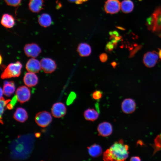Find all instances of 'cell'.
I'll use <instances>...</instances> for the list:
<instances>
[{
  "label": "cell",
  "mask_w": 161,
  "mask_h": 161,
  "mask_svg": "<svg viewBox=\"0 0 161 161\" xmlns=\"http://www.w3.org/2000/svg\"><path fill=\"white\" fill-rule=\"evenodd\" d=\"M13 106L11 103L8 104L7 106V108L9 109H11L13 108Z\"/></svg>",
  "instance_id": "e575fe53"
},
{
  "label": "cell",
  "mask_w": 161,
  "mask_h": 161,
  "mask_svg": "<svg viewBox=\"0 0 161 161\" xmlns=\"http://www.w3.org/2000/svg\"><path fill=\"white\" fill-rule=\"evenodd\" d=\"M41 69L47 73H50L54 72L56 68L55 61L51 58H44L40 61Z\"/></svg>",
  "instance_id": "ba28073f"
},
{
  "label": "cell",
  "mask_w": 161,
  "mask_h": 161,
  "mask_svg": "<svg viewBox=\"0 0 161 161\" xmlns=\"http://www.w3.org/2000/svg\"><path fill=\"white\" fill-rule=\"evenodd\" d=\"M68 1L73 2H75L76 4H80L82 3L83 2L87 0H67Z\"/></svg>",
  "instance_id": "4dcf8cb0"
},
{
  "label": "cell",
  "mask_w": 161,
  "mask_h": 161,
  "mask_svg": "<svg viewBox=\"0 0 161 161\" xmlns=\"http://www.w3.org/2000/svg\"><path fill=\"white\" fill-rule=\"evenodd\" d=\"M44 6V0H29L28 8L31 12L38 13L43 10Z\"/></svg>",
  "instance_id": "4fadbf2b"
},
{
  "label": "cell",
  "mask_w": 161,
  "mask_h": 161,
  "mask_svg": "<svg viewBox=\"0 0 161 161\" xmlns=\"http://www.w3.org/2000/svg\"><path fill=\"white\" fill-rule=\"evenodd\" d=\"M89 155L92 157H96L100 156L102 153L101 147L98 145L94 144L87 147Z\"/></svg>",
  "instance_id": "7402d4cb"
},
{
  "label": "cell",
  "mask_w": 161,
  "mask_h": 161,
  "mask_svg": "<svg viewBox=\"0 0 161 161\" xmlns=\"http://www.w3.org/2000/svg\"><path fill=\"white\" fill-rule=\"evenodd\" d=\"M134 5L133 2L130 0H124L121 3V9L125 13H128L133 10Z\"/></svg>",
  "instance_id": "603a6c76"
},
{
  "label": "cell",
  "mask_w": 161,
  "mask_h": 161,
  "mask_svg": "<svg viewBox=\"0 0 161 161\" xmlns=\"http://www.w3.org/2000/svg\"><path fill=\"white\" fill-rule=\"evenodd\" d=\"M97 130L99 135L103 137H107L112 133V127L110 123L104 122L98 125Z\"/></svg>",
  "instance_id": "8fae6325"
},
{
  "label": "cell",
  "mask_w": 161,
  "mask_h": 161,
  "mask_svg": "<svg viewBox=\"0 0 161 161\" xmlns=\"http://www.w3.org/2000/svg\"><path fill=\"white\" fill-rule=\"evenodd\" d=\"M121 108L122 111L125 113H131L135 110L136 104L133 99L130 98L126 99L122 102Z\"/></svg>",
  "instance_id": "9a60e30c"
},
{
  "label": "cell",
  "mask_w": 161,
  "mask_h": 161,
  "mask_svg": "<svg viewBox=\"0 0 161 161\" xmlns=\"http://www.w3.org/2000/svg\"><path fill=\"white\" fill-rule=\"evenodd\" d=\"M142 47L141 45H139L136 47L135 48L131 50L129 55V58H131L133 57L136 53L140 50Z\"/></svg>",
  "instance_id": "f1b7e54d"
},
{
  "label": "cell",
  "mask_w": 161,
  "mask_h": 161,
  "mask_svg": "<svg viewBox=\"0 0 161 161\" xmlns=\"http://www.w3.org/2000/svg\"><path fill=\"white\" fill-rule=\"evenodd\" d=\"M111 65L114 68L117 65V63L115 61H113L111 63Z\"/></svg>",
  "instance_id": "836d02e7"
},
{
  "label": "cell",
  "mask_w": 161,
  "mask_h": 161,
  "mask_svg": "<svg viewBox=\"0 0 161 161\" xmlns=\"http://www.w3.org/2000/svg\"><path fill=\"white\" fill-rule=\"evenodd\" d=\"M15 89L14 83L12 81H5L3 87L4 94L6 96L10 97Z\"/></svg>",
  "instance_id": "ffe728a7"
},
{
  "label": "cell",
  "mask_w": 161,
  "mask_h": 161,
  "mask_svg": "<svg viewBox=\"0 0 161 161\" xmlns=\"http://www.w3.org/2000/svg\"><path fill=\"white\" fill-rule=\"evenodd\" d=\"M38 21L39 25L44 27H49L52 24L50 16L47 13H43L38 18Z\"/></svg>",
  "instance_id": "ac0fdd59"
},
{
  "label": "cell",
  "mask_w": 161,
  "mask_h": 161,
  "mask_svg": "<svg viewBox=\"0 0 161 161\" xmlns=\"http://www.w3.org/2000/svg\"><path fill=\"white\" fill-rule=\"evenodd\" d=\"M104 8L107 13H115L121 8V3L118 0H107L105 2Z\"/></svg>",
  "instance_id": "9c48e42d"
},
{
  "label": "cell",
  "mask_w": 161,
  "mask_h": 161,
  "mask_svg": "<svg viewBox=\"0 0 161 161\" xmlns=\"http://www.w3.org/2000/svg\"><path fill=\"white\" fill-rule=\"evenodd\" d=\"M116 46L112 41L109 42L107 44L106 49L107 52L112 51Z\"/></svg>",
  "instance_id": "83f0119b"
},
{
  "label": "cell",
  "mask_w": 161,
  "mask_h": 161,
  "mask_svg": "<svg viewBox=\"0 0 161 161\" xmlns=\"http://www.w3.org/2000/svg\"><path fill=\"white\" fill-rule=\"evenodd\" d=\"M17 100V98L16 95L12 98V100L11 101L10 103L13 106L16 103Z\"/></svg>",
  "instance_id": "1f68e13d"
},
{
  "label": "cell",
  "mask_w": 161,
  "mask_h": 161,
  "mask_svg": "<svg viewBox=\"0 0 161 161\" xmlns=\"http://www.w3.org/2000/svg\"><path fill=\"white\" fill-rule=\"evenodd\" d=\"M16 94L18 101L21 104L28 101L30 97V90L25 86L19 87L17 89Z\"/></svg>",
  "instance_id": "5b68a950"
},
{
  "label": "cell",
  "mask_w": 161,
  "mask_h": 161,
  "mask_svg": "<svg viewBox=\"0 0 161 161\" xmlns=\"http://www.w3.org/2000/svg\"><path fill=\"white\" fill-rule=\"evenodd\" d=\"M131 161H140V159L137 157H132L130 159Z\"/></svg>",
  "instance_id": "d6a6232c"
},
{
  "label": "cell",
  "mask_w": 161,
  "mask_h": 161,
  "mask_svg": "<svg viewBox=\"0 0 161 161\" xmlns=\"http://www.w3.org/2000/svg\"><path fill=\"white\" fill-rule=\"evenodd\" d=\"M77 51L81 56L86 57L90 55L92 49L89 44L86 43H81L78 45Z\"/></svg>",
  "instance_id": "d6986e66"
},
{
  "label": "cell",
  "mask_w": 161,
  "mask_h": 161,
  "mask_svg": "<svg viewBox=\"0 0 161 161\" xmlns=\"http://www.w3.org/2000/svg\"><path fill=\"white\" fill-rule=\"evenodd\" d=\"M0 57H1V58H0V59H1V60H0V64H1V59H2L1 55L0 56Z\"/></svg>",
  "instance_id": "f35d334b"
},
{
  "label": "cell",
  "mask_w": 161,
  "mask_h": 161,
  "mask_svg": "<svg viewBox=\"0 0 161 161\" xmlns=\"http://www.w3.org/2000/svg\"><path fill=\"white\" fill-rule=\"evenodd\" d=\"M3 93H4L3 89L0 87V99L3 97Z\"/></svg>",
  "instance_id": "d590c367"
},
{
  "label": "cell",
  "mask_w": 161,
  "mask_h": 161,
  "mask_svg": "<svg viewBox=\"0 0 161 161\" xmlns=\"http://www.w3.org/2000/svg\"><path fill=\"white\" fill-rule=\"evenodd\" d=\"M13 117L16 120L23 123L27 120L28 116L27 111L24 109L18 107L14 113Z\"/></svg>",
  "instance_id": "e0dca14e"
},
{
  "label": "cell",
  "mask_w": 161,
  "mask_h": 161,
  "mask_svg": "<svg viewBox=\"0 0 161 161\" xmlns=\"http://www.w3.org/2000/svg\"><path fill=\"white\" fill-rule=\"evenodd\" d=\"M6 3L8 5L17 7L21 4V0H4Z\"/></svg>",
  "instance_id": "cb8c5ba5"
},
{
  "label": "cell",
  "mask_w": 161,
  "mask_h": 161,
  "mask_svg": "<svg viewBox=\"0 0 161 161\" xmlns=\"http://www.w3.org/2000/svg\"><path fill=\"white\" fill-rule=\"evenodd\" d=\"M159 57L158 54L156 51L148 52L144 55L143 63L148 67H153L157 63Z\"/></svg>",
  "instance_id": "8992f818"
},
{
  "label": "cell",
  "mask_w": 161,
  "mask_h": 161,
  "mask_svg": "<svg viewBox=\"0 0 161 161\" xmlns=\"http://www.w3.org/2000/svg\"><path fill=\"white\" fill-rule=\"evenodd\" d=\"M76 94L75 92H72L69 94L67 98L66 103L69 105L71 103L76 97Z\"/></svg>",
  "instance_id": "484cf974"
},
{
  "label": "cell",
  "mask_w": 161,
  "mask_h": 161,
  "mask_svg": "<svg viewBox=\"0 0 161 161\" xmlns=\"http://www.w3.org/2000/svg\"><path fill=\"white\" fill-rule=\"evenodd\" d=\"M24 84L27 86L31 87L36 85L38 82V78L34 73H27L24 78Z\"/></svg>",
  "instance_id": "2e32d148"
},
{
  "label": "cell",
  "mask_w": 161,
  "mask_h": 161,
  "mask_svg": "<svg viewBox=\"0 0 161 161\" xmlns=\"http://www.w3.org/2000/svg\"><path fill=\"white\" fill-rule=\"evenodd\" d=\"M66 108L64 104L61 102L54 103L51 109L52 115L56 118H60L64 116L66 114Z\"/></svg>",
  "instance_id": "30bf717a"
},
{
  "label": "cell",
  "mask_w": 161,
  "mask_h": 161,
  "mask_svg": "<svg viewBox=\"0 0 161 161\" xmlns=\"http://www.w3.org/2000/svg\"><path fill=\"white\" fill-rule=\"evenodd\" d=\"M158 55L160 58L161 59V49H159L158 53Z\"/></svg>",
  "instance_id": "8d00e7d4"
},
{
  "label": "cell",
  "mask_w": 161,
  "mask_h": 161,
  "mask_svg": "<svg viewBox=\"0 0 161 161\" xmlns=\"http://www.w3.org/2000/svg\"><path fill=\"white\" fill-rule=\"evenodd\" d=\"M99 58L101 62H105L107 60V55L105 53H102L100 55Z\"/></svg>",
  "instance_id": "f546056e"
},
{
  "label": "cell",
  "mask_w": 161,
  "mask_h": 161,
  "mask_svg": "<svg viewBox=\"0 0 161 161\" xmlns=\"http://www.w3.org/2000/svg\"><path fill=\"white\" fill-rule=\"evenodd\" d=\"M11 101L10 100H5L4 99L3 97L0 99V114L1 118L2 114H3L4 110V108L6 105L10 101Z\"/></svg>",
  "instance_id": "d4e9b609"
},
{
  "label": "cell",
  "mask_w": 161,
  "mask_h": 161,
  "mask_svg": "<svg viewBox=\"0 0 161 161\" xmlns=\"http://www.w3.org/2000/svg\"><path fill=\"white\" fill-rule=\"evenodd\" d=\"M26 68L28 72L34 73L38 72L41 69L40 62L34 58L28 61L26 64Z\"/></svg>",
  "instance_id": "7c38bea8"
},
{
  "label": "cell",
  "mask_w": 161,
  "mask_h": 161,
  "mask_svg": "<svg viewBox=\"0 0 161 161\" xmlns=\"http://www.w3.org/2000/svg\"><path fill=\"white\" fill-rule=\"evenodd\" d=\"M103 95L102 92L100 90H96L92 94L93 98L96 100H98L101 98Z\"/></svg>",
  "instance_id": "4316f807"
},
{
  "label": "cell",
  "mask_w": 161,
  "mask_h": 161,
  "mask_svg": "<svg viewBox=\"0 0 161 161\" xmlns=\"http://www.w3.org/2000/svg\"><path fill=\"white\" fill-rule=\"evenodd\" d=\"M15 23V18L8 13H4L2 16L1 24L6 28H11L13 27Z\"/></svg>",
  "instance_id": "5bb4252c"
},
{
  "label": "cell",
  "mask_w": 161,
  "mask_h": 161,
  "mask_svg": "<svg viewBox=\"0 0 161 161\" xmlns=\"http://www.w3.org/2000/svg\"><path fill=\"white\" fill-rule=\"evenodd\" d=\"M52 118L51 114L46 111L40 112L35 116V120L37 124L42 127L48 126L51 122Z\"/></svg>",
  "instance_id": "277c9868"
},
{
  "label": "cell",
  "mask_w": 161,
  "mask_h": 161,
  "mask_svg": "<svg viewBox=\"0 0 161 161\" xmlns=\"http://www.w3.org/2000/svg\"><path fill=\"white\" fill-rule=\"evenodd\" d=\"M158 139L159 140V141L160 142V143H161V133L160 134V135H159V136L158 138Z\"/></svg>",
  "instance_id": "74e56055"
},
{
  "label": "cell",
  "mask_w": 161,
  "mask_h": 161,
  "mask_svg": "<svg viewBox=\"0 0 161 161\" xmlns=\"http://www.w3.org/2000/svg\"><path fill=\"white\" fill-rule=\"evenodd\" d=\"M84 116L87 120L94 121L97 119L99 114L93 109H88L84 112Z\"/></svg>",
  "instance_id": "44dd1931"
},
{
  "label": "cell",
  "mask_w": 161,
  "mask_h": 161,
  "mask_svg": "<svg viewBox=\"0 0 161 161\" xmlns=\"http://www.w3.org/2000/svg\"><path fill=\"white\" fill-rule=\"evenodd\" d=\"M22 65L18 61L9 64L2 73L1 77L2 79L19 76L21 73Z\"/></svg>",
  "instance_id": "3957f363"
},
{
  "label": "cell",
  "mask_w": 161,
  "mask_h": 161,
  "mask_svg": "<svg viewBox=\"0 0 161 161\" xmlns=\"http://www.w3.org/2000/svg\"><path fill=\"white\" fill-rule=\"evenodd\" d=\"M148 29L161 37V6L158 7L147 19Z\"/></svg>",
  "instance_id": "7a4b0ae2"
},
{
  "label": "cell",
  "mask_w": 161,
  "mask_h": 161,
  "mask_svg": "<svg viewBox=\"0 0 161 161\" xmlns=\"http://www.w3.org/2000/svg\"><path fill=\"white\" fill-rule=\"evenodd\" d=\"M128 146L122 140L114 143L103 154V159L106 161H123L128 156Z\"/></svg>",
  "instance_id": "6da1fadb"
},
{
  "label": "cell",
  "mask_w": 161,
  "mask_h": 161,
  "mask_svg": "<svg viewBox=\"0 0 161 161\" xmlns=\"http://www.w3.org/2000/svg\"><path fill=\"white\" fill-rule=\"evenodd\" d=\"M24 50L25 54L29 57L35 58L41 52L40 47L34 43L27 44L25 46Z\"/></svg>",
  "instance_id": "52a82bcc"
}]
</instances>
